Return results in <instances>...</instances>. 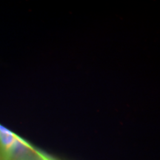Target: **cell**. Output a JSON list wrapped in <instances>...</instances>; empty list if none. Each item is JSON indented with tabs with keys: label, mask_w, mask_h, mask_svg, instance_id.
Listing matches in <instances>:
<instances>
[{
	"label": "cell",
	"mask_w": 160,
	"mask_h": 160,
	"mask_svg": "<svg viewBox=\"0 0 160 160\" xmlns=\"http://www.w3.org/2000/svg\"><path fill=\"white\" fill-rule=\"evenodd\" d=\"M14 160H39V158L34 157L31 154V152L24 153V154L19 156L17 158H16Z\"/></svg>",
	"instance_id": "obj_2"
},
{
	"label": "cell",
	"mask_w": 160,
	"mask_h": 160,
	"mask_svg": "<svg viewBox=\"0 0 160 160\" xmlns=\"http://www.w3.org/2000/svg\"><path fill=\"white\" fill-rule=\"evenodd\" d=\"M0 160H3L2 157V156H1V153H0Z\"/></svg>",
	"instance_id": "obj_3"
},
{
	"label": "cell",
	"mask_w": 160,
	"mask_h": 160,
	"mask_svg": "<svg viewBox=\"0 0 160 160\" xmlns=\"http://www.w3.org/2000/svg\"><path fill=\"white\" fill-rule=\"evenodd\" d=\"M31 149L25 140L0 125V153L3 160H14Z\"/></svg>",
	"instance_id": "obj_1"
}]
</instances>
